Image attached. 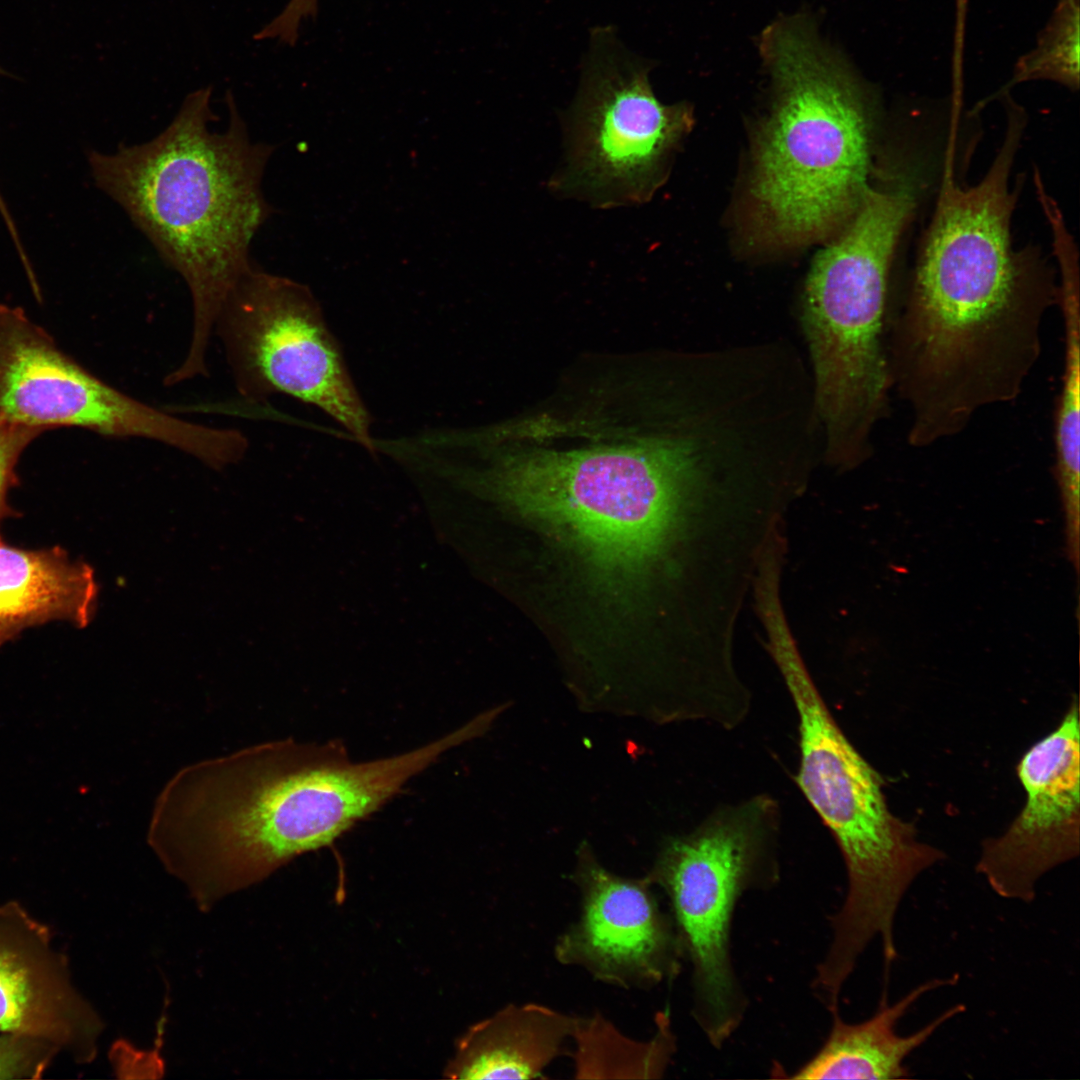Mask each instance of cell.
Returning <instances> with one entry per match:
<instances>
[{"label":"cell","mask_w":1080,"mask_h":1080,"mask_svg":"<svg viewBox=\"0 0 1080 1080\" xmlns=\"http://www.w3.org/2000/svg\"><path fill=\"white\" fill-rule=\"evenodd\" d=\"M1023 130L1007 122L976 185L945 175L893 328L892 383L933 417L968 419L1014 400L1040 356L1044 316L1058 302L1039 258L1011 245L1018 190H1010L1009 177Z\"/></svg>","instance_id":"1"},{"label":"cell","mask_w":1080,"mask_h":1080,"mask_svg":"<svg viewBox=\"0 0 1080 1080\" xmlns=\"http://www.w3.org/2000/svg\"><path fill=\"white\" fill-rule=\"evenodd\" d=\"M211 97V87L187 95L150 141L89 154L97 187L124 209L190 291L193 329L186 357L171 371L177 383L208 375L218 315L253 267L251 241L273 213L261 182L274 146L252 141L231 93L227 128L212 130Z\"/></svg>","instance_id":"2"},{"label":"cell","mask_w":1080,"mask_h":1080,"mask_svg":"<svg viewBox=\"0 0 1080 1080\" xmlns=\"http://www.w3.org/2000/svg\"><path fill=\"white\" fill-rule=\"evenodd\" d=\"M461 743L453 730L402 754L355 762L337 740L286 738L210 758L193 794L197 841L222 877L250 887L332 845Z\"/></svg>","instance_id":"3"},{"label":"cell","mask_w":1080,"mask_h":1080,"mask_svg":"<svg viewBox=\"0 0 1080 1080\" xmlns=\"http://www.w3.org/2000/svg\"><path fill=\"white\" fill-rule=\"evenodd\" d=\"M774 86L750 180L754 233L778 246L835 234L869 187L874 95L806 16L761 35Z\"/></svg>","instance_id":"4"},{"label":"cell","mask_w":1080,"mask_h":1080,"mask_svg":"<svg viewBox=\"0 0 1080 1080\" xmlns=\"http://www.w3.org/2000/svg\"><path fill=\"white\" fill-rule=\"evenodd\" d=\"M695 439L646 436L495 454L477 482L573 548L607 587L637 584L674 535L701 474Z\"/></svg>","instance_id":"5"},{"label":"cell","mask_w":1080,"mask_h":1080,"mask_svg":"<svg viewBox=\"0 0 1080 1080\" xmlns=\"http://www.w3.org/2000/svg\"><path fill=\"white\" fill-rule=\"evenodd\" d=\"M772 652L798 715L795 781L831 831L847 874L844 901L829 920L831 941L822 965L847 977L879 938L889 967L897 958L894 922L900 903L914 880L944 853L919 841L914 826L890 811L882 777L834 720L793 643H781Z\"/></svg>","instance_id":"6"},{"label":"cell","mask_w":1080,"mask_h":1080,"mask_svg":"<svg viewBox=\"0 0 1080 1080\" xmlns=\"http://www.w3.org/2000/svg\"><path fill=\"white\" fill-rule=\"evenodd\" d=\"M880 171L859 206L816 256L803 325L816 374V404L828 451L868 448L891 377L882 329L893 255L916 207L920 176L903 161Z\"/></svg>","instance_id":"7"},{"label":"cell","mask_w":1080,"mask_h":1080,"mask_svg":"<svg viewBox=\"0 0 1080 1080\" xmlns=\"http://www.w3.org/2000/svg\"><path fill=\"white\" fill-rule=\"evenodd\" d=\"M779 809L762 794L714 811L693 832L672 838L647 877L667 893L684 955L692 966V1014L720 1049L748 1005L731 955L738 901L779 877Z\"/></svg>","instance_id":"8"},{"label":"cell","mask_w":1080,"mask_h":1080,"mask_svg":"<svg viewBox=\"0 0 1080 1080\" xmlns=\"http://www.w3.org/2000/svg\"><path fill=\"white\" fill-rule=\"evenodd\" d=\"M648 73L612 32L594 33L565 119V159L551 181L555 190L601 208L652 197L693 117L686 103H661Z\"/></svg>","instance_id":"9"},{"label":"cell","mask_w":1080,"mask_h":1080,"mask_svg":"<svg viewBox=\"0 0 1080 1080\" xmlns=\"http://www.w3.org/2000/svg\"><path fill=\"white\" fill-rule=\"evenodd\" d=\"M236 388L247 400L275 393L314 405L374 451L369 413L337 340L306 286L252 267L215 323Z\"/></svg>","instance_id":"10"},{"label":"cell","mask_w":1080,"mask_h":1080,"mask_svg":"<svg viewBox=\"0 0 1080 1080\" xmlns=\"http://www.w3.org/2000/svg\"><path fill=\"white\" fill-rule=\"evenodd\" d=\"M0 418L43 431L78 426L144 438L196 459L214 444L210 426L149 406L101 381L66 355L22 311L0 305Z\"/></svg>","instance_id":"11"},{"label":"cell","mask_w":1080,"mask_h":1080,"mask_svg":"<svg viewBox=\"0 0 1080 1080\" xmlns=\"http://www.w3.org/2000/svg\"><path fill=\"white\" fill-rule=\"evenodd\" d=\"M1026 801L1007 830L983 841L976 871L1001 898L1032 902L1038 880L1079 855V714L1074 700L1059 725L1017 765Z\"/></svg>","instance_id":"12"},{"label":"cell","mask_w":1080,"mask_h":1080,"mask_svg":"<svg viewBox=\"0 0 1080 1080\" xmlns=\"http://www.w3.org/2000/svg\"><path fill=\"white\" fill-rule=\"evenodd\" d=\"M575 880L582 891V912L556 945L560 962L582 966L597 979L623 987H649L678 974L684 956L680 939L647 878L611 873L583 843Z\"/></svg>","instance_id":"13"},{"label":"cell","mask_w":1080,"mask_h":1080,"mask_svg":"<svg viewBox=\"0 0 1080 1080\" xmlns=\"http://www.w3.org/2000/svg\"><path fill=\"white\" fill-rule=\"evenodd\" d=\"M52 928L18 900L0 903V1033L55 1044L77 1064L91 1063L104 1029L77 990Z\"/></svg>","instance_id":"14"},{"label":"cell","mask_w":1080,"mask_h":1080,"mask_svg":"<svg viewBox=\"0 0 1080 1080\" xmlns=\"http://www.w3.org/2000/svg\"><path fill=\"white\" fill-rule=\"evenodd\" d=\"M958 976L933 978L914 987L897 1002L889 1004L886 992L879 1008L870 1018L848 1023L839 1011L831 1013L828 1037L816 1054L788 1076L791 1079H906L911 1073L905 1060L925 1044L945 1023L963 1013L965 1005L956 1004L918 1031L900 1035L896 1027L910 1008L926 993L957 983Z\"/></svg>","instance_id":"15"},{"label":"cell","mask_w":1080,"mask_h":1080,"mask_svg":"<svg viewBox=\"0 0 1080 1080\" xmlns=\"http://www.w3.org/2000/svg\"><path fill=\"white\" fill-rule=\"evenodd\" d=\"M97 595L92 568L64 550H26L0 538V646L28 627L53 620L86 626Z\"/></svg>","instance_id":"16"},{"label":"cell","mask_w":1080,"mask_h":1080,"mask_svg":"<svg viewBox=\"0 0 1080 1080\" xmlns=\"http://www.w3.org/2000/svg\"><path fill=\"white\" fill-rule=\"evenodd\" d=\"M576 1017L544 1005H509L471 1026L445 1069L453 1079H537L572 1037Z\"/></svg>","instance_id":"17"},{"label":"cell","mask_w":1080,"mask_h":1080,"mask_svg":"<svg viewBox=\"0 0 1080 1080\" xmlns=\"http://www.w3.org/2000/svg\"><path fill=\"white\" fill-rule=\"evenodd\" d=\"M657 1032L647 1042L620 1033L603 1016L577 1018L572 1033L577 1078H661L675 1051L667 1012L656 1017Z\"/></svg>","instance_id":"18"},{"label":"cell","mask_w":1080,"mask_h":1080,"mask_svg":"<svg viewBox=\"0 0 1080 1080\" xmlns=\"http://www.w3.org/2000/svg\"><path fill=\"white\" fill-rule=\"evenodd\" d=\"M1064 372L1055 414V476L1061 498L1080 496V316L1063 317Z\"/></svg>","instance_id":"19"},{"label":"cell","mask_w":1080,"mask_h":1080,"mask_svg":"<svg viewBox=\"0 0 1080 1080\" xmlns=\"http://www.w3.org/2000/svg\"><path fill=\"white\" fill-rule=\"evenodd\" d=\"M1080 0H1057L1036 46L1020 57L1012 83L1049 80L1075 91L1079 88Z\"/></svg>","instance_id":"20"},{"label":"cell","mask_w":1080,"mask_h":1080,"mask_svg":"<svg viewBox=\"0 0 1080 1080\" xmlns=\"http://www.w3.org/2000/svg\"><path fill=\"white\" fill-rule=\"evenodd\" d=\"M60 1053L49 1041L0 1033V1080L39 1079Z\"/></svg>","instance_id":"21"},{"label":"cell","mask_w":1080,"mask_h":1080,"mask_svg":"<svg viewBox=\"0 0 1080 1080\" xmlns=\"http://www.w3.org/2000/svg\"><path fill=\"white\" fill-rule=\"evenodd\" d=\"M40 431L0 418V521L10 513L8 490L16 482L15 467L25 448Z\"/></svg>","instance_id":"22"},{"label":"cell","mask_w":1080,"mask_h":1080,"mask_svg":"<svg viewBox=\"0 0 1080 1080\" xmlns=\"http://www.w3.org/2000/svg\"><path fill=\"white\" fill-rule=\"evenodd\" d=\"M318 11V0H289L281 10L282 19L291 26H300Z\"/></svg>","instance_id":"23"},{"label":"cell","mask_w":1080,"mask_h":1080,"mask_svg":"<svg viewBox=\"0 0 1080 1080\" xmlns=\"http://www.w3.org/2000/svg\"><path fill=\"white\" fill-rule=\"evenodd\" d=\"M0 213H1L4 221L10 220L11 216H10V214L8 212V209H7V207H6L5 203H4V200H3L2 196H1V194H0Z\"/></svg>","instance_id":"24"}]
</instances>
